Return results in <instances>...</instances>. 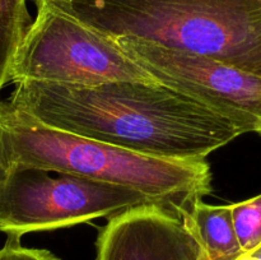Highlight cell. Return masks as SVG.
Here are the masks:
<instances>
[{"mask_svg": "<svg viewBox=\"0 0 261 260\" xmlns=\"http://www.w3.org/2000/svg\"><path fill=\"white\" fill-rule=\"evenodd\" d=\"M51 2L114 38H140L261 75V0Z\"/></svg>", "mask_w": 261, "mask_h": 260, "instance_id": "obj_3", "label": "cell"}, {"mask_svg": "<svg viewBox=\"0 0 261 260\" xmlns=\"http://www.w3.org/2000/svg\"><path fill=\"white\" fill-rule=\"evenodd\" d=\"M182 219L198 240L204 260H237L244 254L231 205H209L199 200Z\"/></svg>", "mask_w": 261, "mask_h": 260, "instance_id": "obj_8", "label": "cell"}, {"mask_svg": "<svg viewBox=\"0 0 261 260\" xmlns=\"http://www.w3.org/2000/svg\"><path fill=\"white\" fill-rule=\"evenodd\" d=\"M0 260H61L45 249L24 247L19 237L7 236L4 246L0 247Z\"/></svg>", "mask_w": 261, "mask_h": 260, "instance_id": "obj_11", "label": "cell"}, {"mask_svg": "<svg viewBox=\"0 0 261 260\" xmlns=\"http://www.w3.org/2000/svg\"><path fill=\"white\" fill-rule=\"evenodd\" d=\"M158 83L261 135V75L226 63L134 37L115 38Z\"/></svg>", "mask_w": 261, "mask_h": 260, "instance_id": "obj_6", "label": "cell"}, {"mask_svg": "<svg viewBox=\"0 0 261 260\" xmlns=\"http://www.w3.org/2000/svg\"><path fill=\"white\" fill-rule=\"evenodd\" d=\"M37 13L20 45L10 82L98 86L107 82L158 83L114 37L86 24L51 0H35Z\"/></svg>", "mask_w": 261, "mask_h": 260, "instance_id": "obj_4", "label": "cell"}, {"mask_svg": "<svg viewBox=\"0 0 261 260\" xmlns=\"http://www.w3.org/2000/svg\"><path fill=\"white\" fill-rule=\"evenodd\" d=\"M5 173H7V167H5L4 162H3V158H2V152H0V184H2L3 178H4Z\"/></svg>", "mask_w": 261, "mask_h": 260, "instance_id": "obj_13", "label": "cell"}, {"mask_svg": "<svg viewBox=\"0 0 261 260\" xmlns=\"http://www.w3.org/2000/svg\"><path fill=\"white\" fill-rule=\"evenodd\" d=\"M0 152L5 167L38 168L135 189L182 217L211 193V166L139 154L47 126L0 101Z\"/></svg>", "mask_w": 261, "mask_h": 260, "instance_id": "obj_2", "label": "cell"}, {"mask_svg": "<svg viewBox=\"0 0 261 260\" xmlns=\"http://www.w3.org/2000/svg\"><path fill=\"white\" fill-rule=\"evenodd\" d=\"M32 2H35V0H32Z\"/></svg>", "mask_w": 261, "mask_h": 260, "instance_id": "obj_14", "label": "cell"}, {"mask_svg": "<svg viewBox=\"0 0 261 260\" xmlns=\"http://www.w3.org/2000/svg\"><path fill=\"white\" fill-rule=\"evenodd\" d=\"M231 208L240 245L244 252L251 251L261 244V194Z\"/></svg>", "mask_w": 261, "mask_h": 260, "instance_id": "obj_10", "label": "cell"}, {"mask_svg": "<svg viewBox=\"0 0 261 260\" xmlns=\"http://www.w3.org/2000/svg\"><path fill=\"white\" fill-rule=\"evenodd\" d=\"M8 99L54 129L165 160L204 161L244 134L231 120L161 83L23 81Z\"/></svg>", "mask_w": 261, "mask_h": 260, "instance_id": "obj_1", "label": "cell"}, {"mask_svg": "<svg viewBox=\"0 0 261 260\" xmlns=\"http://www.w3.org/2000/svg\"><path fill=\"white\" fill-rule=\"evenodd\" d=\"M31 23L27 0H0V91L12 79L15 58Z\"/></svg>", "mask_w": 261, "mask_h": 260, "instance_id": "obj_9", "label": "cell"}, {"mask_svg": "<svg viewBox=\"0 0 261 260\" xmlns=\"http://www.w3.org/2000/svg\"><path fill=\"white\" fill-rule=\"evenodd\" d=\"M96 260H204L182 217L157 203L109 217L96 241Z\"/></svg>", "mask_w": 261, "mask_h": 260, "instance_id": "obj_7", "label": "cell"}, {"mask_svg": "<svg viewBox=\"0 0 261 260\" xmlns=\"http://www.w3.org/2000/svg\"><path fill=\"white\" fill-rule=\"evenodd\" d=\"M56 173L19 166L7 168L0 184V231L22 239L31 232L87 223L154 203L135 189Z\"/></svg>", "mask_w": 261, "mask_h": 260, "instance_id": "obj_5", "label": "cell"}, {"mask_svg": "<svg viewBox=\"0 0 261 260\" xmlns=\"http://www.w3.org/2000/svg\"><path fill=\"white\" fill-rule=\"evenodd\" d=\"M237 260H261V244L251 251L244 252Z\"/></svg>", "mask_w": 261, "mask_h": 260, "instance_id": "obj_12", "label": "cell"}]
</instances>
